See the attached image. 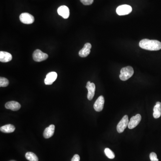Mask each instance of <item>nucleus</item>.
Returning <instances> with one entry per match:
<instances>
[{
	"label": "nucleus",
	"mask_w": 161,
	"mask_h": 161,
	"mask_svg": "<svg viewBox=\"0 0 161 161\" xmlns=\"http://www.w3.org/2000/svg\"><path fill=\"white\" fill-rule=\"evenodd\" d=\"M49 57L47 54L42 52L40 50L36 49L33 54V60L36 62H41L45 61Z\"/></svg>",
	"instance_id": "nucleus-4"
},
{
	"label": "nucleus",
	"mask_w": 161,
	"mask_h": 161,
	"mask_svg": "<svg viewBox=\"0 0 161 161\" xmlns=\"http://www.w3.org/2000/svg\"><path fill=\"white\" fill-rule=\"evenodd\" d=\"M20 21L25 24H31L35 21L34 16L27 13H24L21 14L19 16Z\"/></svg>",
	"instance_id": "nucleus-3"
},
{
	"label": "nucleus",
	"mask_w": 161,
	"mask_h": 161,
	"mask_svg": "<svg viewBox=\"0 0 161 161\" xmlns=\"http://www.w3.org/2000/svg\"><path fill=\"white\" fill-rule=\"evenodd\" d=\"M86 88L88 90L87 99L89 100H91L94 97L95 94V86L94 83H91L90 81H88Z\"/></svg>",
	"instance_id": "nucleus-8"
},
{
	"label": "nucleus",
	"mask_w": 161,
	"mask_h": 161,
	"mask_svg": "<svg viewBox=\"0 0 161 161\" xmlns=\"http://www.w3.org/2000/svg\"><path fill=\"white\" fill-rule=\"evenodd\" d=\"M161 115V103L158 102L153 107V116L155 119L159 118Z\"/></svg>",
	"instance_id": "nucleus-16"
},
{
	"label": "nucleus",
	"mask_w": 161,
	"mask_h": 161,
	"mask_svg": "<svg viewBox=\"0 0 161 161\" xmlns=\"http://www.w3.org/2000/svg\"><path fill=\"white\" fill-rule=\"evenodd\" d=\"M91 44L90 43H86L83 48L79 51V55L81 57H86L90 54L91 49Z\"/></svg>",
	"instance_id": "nucleus-12"
},
{
	"label": "nucleus",
	"mask_w": 161,
	"mask_h": 161,
	"mask_svg": "<svg viewBox=\"0 0 161 161\" xmlns=\"http://www.w3.org/2000/svg\"><path fill=\"white\" fill-rule=\"evenodd\" d=\"M128 123L129 121L128 116L127 115H125L117 125L116 127L117 132L120 134L123 133L125 129L128 126Z\"/></svg>",
	"instance_id": "nucleus-5"
},
{
	"label": "nucleus",
	"mask_w": 161,
	"mask_h": 161,
	"mask_svg": "<svg viewBox=\"0 0 161 161\" xmlns=\"http://www.w3.org/2000/svg\"><path fill=\"white\" fill-rule=\"evenodd\" d=\"M57 13L59 15L65 19L68 18L70 14L69 9L65 5H62L59 7L57 10Z\"/></svg>",
	"instance_id": "nucleus-11"
},
{
	"label": "nucleus",
	"mask_w": 161,
	"mask_h": 161,
	"mask_svg": "<svg viewBox=\"0 0 161 161\" xmlns=\"http://www.w3.org/2000/svg\"><path fill=\"white\" fill-rule=\"evenodd\" d=\"M104 152L107 158L109 159H113L115 157V155L113 152L112 151V150H111L109 148H106L104 150Z\"/></svg>",
	"instance_id": "nucleus-19"
},
{
	"label": "nucleus",
	"mask_w": 161,
	"mask_h": 161,
	"mask_svg": "<svg viewBox=\"0 0 161 161\" xmlns=\"http://www.w3.org/2000/svg\"><path fill=\"white\" fill-rule=\"evenodd\" d=\"M80 156L78 154H75L72 158L71 161H80Z\"/></svg>",
	"instance_id": "nucleus-23"
},
{
	"label": "nucleus",
	"mask_w": 161,
	"mask_h": 161,
	"mask_svg": "<svg viewBox=\"0 0 161 161\" xmlns=\"http://www.w3.org/2000/svg\"><path fill=\"white\" fill-rule=\"evenodd\" d=\"M150 159L151 161H159V160L157 158V155L156 153L154 152L151 153L150 155Z\"/></svg>",
	"instance_id": "nucleus-21"
},
{
	"label": "nucleus",
	"mask_w": 161,
	"mask_h": 161,
	"mask_svg": "<svg viewBox=\"0 0 161 161\" xmlns=\"http://www.w3.org/2000/svg\"><path fill=\"white\" fill-rule=\"evenodd\" d=\"M55 128V127L53 125H50L49 126L45 128L43 132V137L45 138L48 139L52 137L54 133Z\"/></svg>",
	"instance_id": "nucleus-15"
},
{
	"label": "nucleus",
	"mask_w": 161,
	"mask_h": 161,
	"mask_svg": "<svg viewBox=\"0 0 161 161\" xmlns=\"http://www.w3.org/2000/svg\"><path fill=\"white\" fill-rule=\"evenodd\" d=\"M12 59V55L6 52H0V62L6 63L10 62Z\"/></svg>",
	"instance_id": "nucleus-14"
},
{
	"label": "nucleus",
	"mask_w": 161,
	"mask_h": 161,
	"mask_svg": "<svg viewBox=\"0 0 161 161\" xmlns=\"http://www.w3.org/2000/svg\"><path fill=\"white\" fill-rule=\"evenodd\" d=\"M141 120V116L140 114H137L135 116H133L129 121L128 125V128L132 129L135 128L138 125Z\"/></svg>",
	"instance_id": "nucleus-7"
},
{
	"label": "nucleus",
	"mask_w": 161,
	"mask_h": 161,
	"mask_svg": "<svg viewBox=\"0 0 161 161\" xmlns=\"http://www.w3.org/2000/svg\"><path fill=\"white\" fill-rule=\"evenodd\" d=\"M116 11L119 15H125L128 14L132 11V8L128 5H123L118 6L116 9Z\"/></svg>",
	"instance_id": "nucleus-6"
},
{
	"label": "nucleus",
	"mask_w": 161,
	"mask_h": 161,
	"mask_svg": "<svg viewBox=\"0 0 161 161\" xmlns=\"http://www.w3.org/2000/svg\"><path fill=\"white\" fill-rule=\"evenodd\" d=\"M15 129V127L13 125H11V124L3 126L0 128L1 132L4 133H7V134L13 133Z\"/></svg>",
	"instance_id": "nucleus-17"
},
{
	"label": "nucleus",
	"mask_w": 161,
	"mask_h": 161,
	"mask_svg": "<svg viewBox=\"0 0 161 161\" xmlns=\"http://www.w3.org/2000/svg\"><path fill=\"white\" fill-rule=\"evenodd\" d=\"M94 0H80V2L84 5H90L93 3Z\"/></svg>",
	"instance_id": "nucleus-22"
},
{
	"label": "nucleus",
	"mask_w": 161,
	"mask_h": 161,
	"mask_svg": "<svg viewBox=\"0 0 161 161\" xmlns=\"http://www.w3.org/2000/svg\"><path fill=\"white\" fill-rule=\"evenodd\" d=\"M57 77V73L55 72H52L47 74L44 80V83L46 85H50L56 80Z\"/></svg>",
	"instance_id": "nucleus-10"
},
{
	"label": "nucleus",
	"mask_w": 161,
	"mask_h": 161,
	"mask_svg": "<svg viewBox=\"0 0 161 161\" xmlns=\"http://www.w3.org/2000/svg\"><path fill=\"white\" fill-rule=\"evenodd\" d=\"M14 161V160H11V161Z\"/></svg>",
	"instance_id": "nucleus-24"
},
{
	"label": "nucleus",
	"mask_w": 161,
	"mask_h": 161,
	"mask_svg": "<svg viewBox=\"0 0 161 161\" xmlns=\"http://www.w3.org/2000/svg\"><path fill=\"white\" fill-rule=\"evenodd\" d=\"M104 98L103 96H100L95 101L94 105V108L95 111L100 112L102 111L104 104Z\"/></svg>",
	"instance_id": "nucleus-9"
},
{
	"label": "nucleus",
	"mask_w": 161,
	"mask_h": 161,
	"mask_svg": "<svg viewBox=\"0 0 161 161\" xmlns=\"http://www.w3.org/2000/svg\"><path fill=\"white\" fill-rule=\"evenodd\" d=\"M21 107V105L19 103L14 101L8 102L5 104V107L6 109H10L13 111H17L19 110Z\"/></svg>",
	"instance_id": "nucleus-13"
},
{
	"label": "nucleus",
	"mask_w": 161,
	"mask_h": 161,
	"mask_svg": "<svg viewBox=\"0 0 161 161\" xmlns=\"http://www.w3.org/2000/svg\"><path fill=\"white\" fill-rule=\"evenodd\" d=\"M26 158L29 161H38V158L37 156L32 152H28L26 153Z\"/></svg>",
	"instance_id": "nucleus-18"
},
{
	"label": "nucleus",
	"mask_w": 161,
	"mask_h": 161,
	"mask_svg": "<svg viewBox=\"0 0 161 161\" xmlns=\"http://www.w3.org/2000/svg\"><path fill=\"white\" fill-rule=\"evenodd\" d=\"M9 84V80L5 77H0V87H6Z\"/></svg>",
	"instance_id": "nucleus-20"
},
{
	"label": "nucleus",
	"mask_w": 161,
	"mask_h": 161,
	"mask_svg": "<svg viewBox=\"0 0 161 161\" xmlns=\"http://www.w3.org/2000/svg\"><path fill=\"white\" fill-rule=\"evenodd\" d=\"M141 49L149 51H159L161 49V43L157 40L143 39L139 43Z\"/></svg>",
	"instance_id": "nucleus-1"
},
{
	"label": "nucleus",
	"mask_w": 161,
	"mask_h": 161,
	"mask_svg": "<svg viewBox=\"0 0 161 161\" xmlns=\"http://www.w3.org/2000/svg\"><path fill=\"white\" fill-rule=\"evenodd\" d=\"M134 74V70L131 66H127L121 69L120 78L123 81L128 80Z\"/></svg>",
	"instance_id": "nucleus-2"
}]
</instances>
